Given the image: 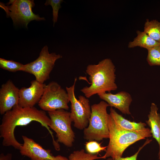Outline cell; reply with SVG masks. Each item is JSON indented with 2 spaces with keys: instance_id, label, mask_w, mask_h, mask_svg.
<instances>
[{
  "instance_id": "1",
  "label": "cell",
  "mask_w": 160,
  "mask_h": 160,
  "mask_svg": "<svg viewBox=\"0 0 160 160\" xmlns=\"http://www.w3.org/2000/svg\"><path fill=\"white\" fill-rule=\"evenodd\" d=\"M32 121L39 122L49 131L55 141L49 126L50 119L45 111L39 110L34 107H23L18 105L3 115L0 125V137L2 138V145L12 146L19 150L22 145L16 140L14 131L17 126H25Z\"/></svg>"
},
{
  "instance_id": "6",
  "label": "cell",
  "mask_w": 160,
  "mask_h": 160,
  "mask_svg": "<svg viewBox=\"0 0 160 160\" xmlns=\"http://www.w3.org/2000/svg\"><path fill=\"white\" fill-rule=\"evenodd\" d=\"M77 78H75L73 84L66 87L70 102L71 103L70 117L73 126L76 128L84 130L88 126L90 117L91 110L88 98L82 95L77 99L75 94V86Z\"/></svg>"
},
{
  "instance_id": "18",
  "label": "cell",
  "mask_w": 160,
  "mask_h": 160,
  "mask_svg": "<svg viewBox=\"0 0 160 160\" xmlns=\"http://www.w3.org/2000/svg\"><path fill=\"white\" fill-rule=\"evenodd\" d=\"M147 50V60L149 65L151 66H160V45Z\"/></svg>"
},
{
  "instance_id": "16",
  "label": "cell",
  "mask_w": 160,
  "mask_h": 160,
  "mask_svg": "<svg viewBox=\"0 0 160 160\" xmlns=\"http://www.w3.org/2000/svg\"><path fill=\"white\" fill-rule=\"evenodd\" d=\"M136 33V37L133 41L129 43L128 48H133L139 47L148 50L155 46L160 45V43L152 39L144 31L138 30Z\"/></svg>"
},
{
  "instance_id": "24",
  "label": "cell",
  "mask_w": 160,
  "mask_h": 160,
  "mask_svg": "<svg viewBox=\"0 0 160 160\" xmlns=\"http://www.w3.org/2000/svg\"><path fill=\"white\" fill-rule=\"evenodd\" d=\"M12 155L10 153H7L6 155L1 153L0 155V160H12Z\"/></svg>"
},
{
  "instance_id": "9",
  "label": "cell",
  "mask_w": 160,
  "mask_h": 160,
  "mask_svg": "<svg viewBox=\"0 0 160 160\" xmlns=\"http://www.w3.org/2000/svg\"><path fill=\"white\" fill-rule=\"evenodd\" d=\"M69 102L66 91L58 83L53 81L45 84L38 105L42 110L48 112L59 109L68 110Z\"/></svg>"
},
{
  "instance_id": "3",
  "label": "cell",
  "mask_w": 160,
  "mask_h": 160,
  "mask_svg": "<svg viewBox=\"0 0 160 160\" xmlns=\"http://www.w3.org/2000/svg\"><path fill=\"white\" fill-rule=\"evenodd\" d=\"M108 127L109 142L105 153L100 156L102 159L109 157L112 159L122 157L124 151L129 146L138 140L152 136L151 132L139 133L120 128L115 124L110 114Z\"/></svg>"
},
{
  "instance_id": "8",
  "label": "cell",
  "mask_w": 160,
  "mask_h": 160,
  "mask_svg": "<svg viewBox=\"0 0 160 160\" xmlns=\"http://www.w3.org/2000/svg\"><path fill=\"white\" fill-rule=\"evenodd\" d=\"M60 54L49 53L47 45L41 49L39 57L35 60L24 65L22 71L34 75L36 80L42 83L49 79L56 61L62 58Z\"/></svg>"
},
{
  "instance_id": "2",
  "label": "cell",
  "mask_w": 160,
  "mask_h": 160,
  "mask_svg": "<svg viewBox=\"0 0 160 160\" xmlns=\"http://www.w3.org/2000/svg\"><path fill=\"white\" fill-rule=\"evenodd\" d=\"M115 71V67L109 58L105 59L97 65H88L86 72L89 76L91 85L81 91L88 98L96 94L116 90Z\"/></svg>"
},
{
  "instance_id": "7",
  "label": "cell",
  "mask_w": 160,
  "mask_h": 160,
  "mask_svg": "<svg viewBox=\"0 0 160 160\" xmlns=\"http://www.w3.org/2000/svg\"><path fill=\"white\" fill-rule=\"evenodd\" d=\"M50 119L49 128L56 133L57 142L68 147H72L75 138V133L72 129V121L70 112L63 109L48 112Z\"/></svg>"
},
{
  "instance_id": "13",
  "label": "cell",
  "mask_w": 160,
  "mask_h": 160,
  "mask_svg": "<svg viewBox=\"0 0 160 160\" xmlns=\"http://www.w3.org/2000/svg\"><path fill=\"white\" fill-rule=\"evenodd\" d=\"M97 95L109 106L117 108L123 114H131L129 106L132 100L131 95L128 92L122 91L115 94L105 92Z\"/></svg>"
},
{
  "instance_id": "14",
  "label": "cell",
  "mask_w": 160,
  "mask_h": 160,
  "mask_svg": "<svg viewBox=\"0 0 160 160\" xmlns=\"http://www.w3.org/2000/svg\"><path fill=\"white\" fill-rule=\"evenodd\" d=\"M109 114L116 125L121 129L139 133L151 132L150 129L145 127L146 124L145 123L128 120L118 114L112 107L110 109Z\"/></svg>"
},
{
  "instance_id": "20",
  "label": "cell",
  "mask_w": 160,
  "mask_h": 160,
  "mask_svg": "<svg viewBox=\"0 0 160 160\" xmlns=\"http://www.w3.org/2000/svg\"><path fill=\"white\" fill-rule=\"evenodd\" d=\"M68 160H95L101 159L97 154H93L85 152L83 149L74 151L68 157Z\"/></svg>"
},
{
  "instance_id": "15",
  "label": "cell",
  "mask_w": 160,
  "mask_h": 160,
  "mask_svg": "<svg viewBox=\"0 0 160 160\" xmlns=\"http://www.w3.org/2000/svg\"><path fill=\"white\" fill-rule=\"evenodd\" d=\"M158 109L155 103H151L148 120L146 122L150 127L152 136L157 142L160 151V114L157 112Z\"/></svg>"
},
{
  "instance_id": "22",
  "label": "cell",
  "mask_w": 160,
  "mask_h": 160,
  "mask_svg": "<svg viewBox=\"0 0 160 160\" xmlns=\"http://www.w3.org/2000/svg\"><path fill=\"white\" fill-rule=\"evenodd\" d=\"M63 1L62 0H47L44 4L46 6L50 5L52 7L53 26L57 20L58 11L61 7V4Z\"/></svg>"
},
{
  "instance_id": "12",
  "label": "cell",
  "mask_w": 160,
  "mask_h": 160,
  "mask_svg": "<svg viewBox=\"0 0 160 160\" xmlns=\"http://www.w3.org/2000/svg\"><path fill=\"white\" fill-rule=\"evenodd\" d=\"M19 89L9 80L0 89V113L4 115L15 106L18 105Z\"/></svg>"
},
{
  "instance_id": "10",
  "label": "cell",
  "mask_w": 160,
  "mask_h": 160,
  "mask_svg": "<svg viewBox=\"0 0 160 160\" xmlns=\"http://www.w3.org/2000/svg\"><path fill=\"white\" fill-rule=\"evenodd\" d=\"M23 143L20 147V152L22 156L31 160H68V158L60 155L54 156L50 150L45 149L33 139L22 135Z\"/></svg>"
},
{
  "instance_id": "23",
  "label": "cell",
  "mask_w": 160,
  "mask_h": 160,
  "mask_svg": "<svg viewBox=\"0 0 160 160\" xmlns=\"http://www.w3.org/2000/svg\"><path fill=\"white\" fill-rule=\"evenodd\" d=\"M152 141V139H147L143 145L139 148L138 151L133 155L126 157H119L115 159H112L111 158H109L106 160H137V156L141 150L146 145Z\"/></svg>"
},
{
  "instance_id": "17",
  "label": "cell",
  "mask_w": 160,
  "mask_h": 160,
  "mask_svg": "<svg viewBox=\"0 0 160 160\" xmlns=\"http://www.w3.org/2000/svg\"><path fill=\"white\" fill-rule=\"evenodd\" d=\"M143 31L152 39L160 43V22L156 20H150L147 19Z\"/></svg>"
},
{
  "instance_id": "4",
  "label": "cell",
  "mask_w": 160,
  "mask_h": 160,
  "mask_svg": "<svg viewBox=\"0 0 160 160\" xmlns=\"http://www.w3.org/2000/svg\"><path fill=\"white\" fill-rule=\"evenodd\" d=\"M109 105L104 101L91 106V113L89 123L83 130L84 138L90 140L100 141L109 138L108 121L110 114L107 109Z\"/></svg>"
},
{
  "instance_id": "19",
  "label": "cell",
  "mask_w": 160,
  "mask_h": 160,
  "mask_svg": "<svg viewBox=\"0 0 160 160\" xmlns=\"http://www.w3.org/2000/svg\"><path fill=\"white\" fill-rule=\"evenodd\" d=\"M24 65L12 60L0 58V68L12 72L22 71Z\"/></svg>"
},
{
  "instance_id": "5",
  "label": "cell",
  "mask_w": 160,
  "mask_h": 160,
  "mask_svg": "<svg viewBox=\"0 0 160 160\" xmlns=\"http://www.w3.org/2000/svg\"><path fill=\"white\" fill-rule=\"evenodd\" d=\"M6 4L0 2V7L5 12L7 16L11 18L14 25H23L27 28L31 21L45 20L33 12V0H11Z\"/></svg>"
},
{
  "instance_id": "21",
  "label": "cell",
  "mask_w": 160,
  "mask_h": 160,
  "mask_svg": "<svg viewBox=\"0 0 160 160\" xmlns=\"http://www.w3.org/2000/svg\"><path fill=\"white\" fill-rule=\"evenodd\" d=\"M101 144L95 140L89 141L85 144L86 150L88 153L93 154L106 151L107 146H102Z\"/></svg>"
},
{
  "instance_id": "11",
  "label": "cell",
  "mask_w": 160,
  "mask_h": 160,
  "mask_svg": "<svg viewBox=\"0 0 160 160\" xmlns=\"http://www.w3.org/2000/svg\"><path fill=\"white\" fill-rule=\"evenodd\" d=\"M28 88L23 87L19 89L18 105L23 107H32L40 100L43 93L45 84L36 80L31 82Z\"/></svg>"
},
{
  "instance_id": "25",
  "label": "cell",
  "mask_w": 160,
  "mask_h": 160,
  "mask_svg": "<svg viewBox=\"0 0 160 160\" xmlns=\"http://www.w3.org/2000/svg\"><path fill=\"white\" fill-rule=\"evenodd\" d=\"M158 159L159 160H160V151H159L158 153Z\"/></svg>"
}]
</instances>
